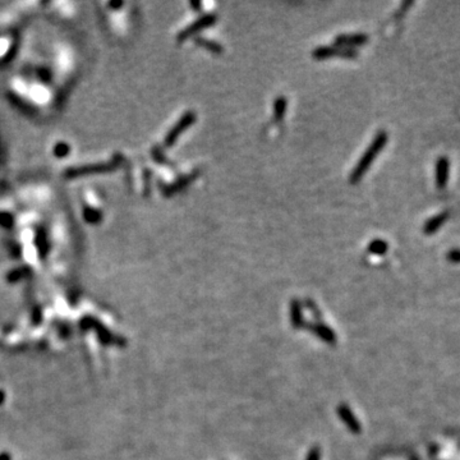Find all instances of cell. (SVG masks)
I'll use <instances>...</instances> for the list:
<instances>
[{"instance_id": "6da1fadb", "label": "cell", "mask_w": 460, "mask_h": 460, "mask_svg": "<svg viewBox=\"0 0 460 460\" xmlns=\"http://www.w3.org/2000/svg\"><path fill=\"white\" fill-rule=\"evenodd\" d=\"M388 138V133H386L385 131H379L376 133L375 138L372 140L371 144L367 147V150L364 151V153L362 155V157L359 159L357 165L354 166V169L352 170L351 178H349L352 183H358L360 179H362V177L366 174L367 170L372 165L373 160H375L376 157H377V155L381 152L382 148L385 147Z\"/></svg>"}, {"instance_id": "7a4b0ae2", "label": "cell", "mask_w": 460, "mask_h": 460, "mask_svg": "<svg viewBox=\"0 0 460 460\" xmlns=\"http://www.w3.org/2000/svg\"><path fill=\"white\" fill-rule=\"evenodd\" d=\"M194 120H196V113H194V111H191V110H189V111L183 114V115L179 118L178 122L173 125L172 129L169 131V133L166 135V137H165L166 146H173V144L176 143V141L179 138V136L182 135L185 129L189 128V127H191V125L194 123Z\"/></svg>"}, {"instance_id": "3957f363", "label": "cell", "mask_w": 460, "mask_h": 460, "mask_svg": "<svg viewBox=\"0 0 460 460\" xmlns=\"http://www.w3.org/2000/svg\"><path fill=\"white\" fill-rule=\"evenodd\" d=\"M312 57L316 59H326V58H332V57H341V58H355L357 57V51L352 49V47H344V46H319L316 47L312 51Z\"/></svg>"}, {"instance_id": "277c9868", "label": "cell", "mask_w": 460, "mask_h": 460, "mask_svg": "<svg viewBox=\"0 0 460 460\" xmlns=\"http://www.w3.org/2000/svg\"><path fill=\"white\" fill-rule=\"evenodd\" d=\"M216 19H217V16H216V14H213V13H206V14L201 16L200 18H197L194 22H192L191 25L187 26L184 30H182V31L179 32L178 40L182 41V40H184V38L192 36V35L197 34V32L201 31V30L206 29V27H210L211 25H213V23L216 22Z\"/></svg>"}, {"instance_id": "5b68a950", "label": "cell", "mask_w": 460, "mask_h": 460, "mask_svg": "<svg viewBox=\"0 0 460 460\" xmlns=\"http://www.w3.org/2000/svg\"><path fill=\"white\" fill-rule=\"evenodd\" d=\"M306 327L310 330L312 334H315L319 340H322L323 343H326V344L335 345L336 341H338V338H336V334L334 332V330H332L330 326L321 322V321H317V322L312 323H306Z\"/></svg>"}, {"instance_id": "8992f818", "label": "cell", "mask_w": 460, "mask_h": 460, "mask_svg": "<svg viewBox=\"0 0 460 460\" xmlns=\"http://www.w3.org/2000/svg\"><path fill=\"white\" fill-rule=\"evenodd\" d=\"M336 413L338 416L340 417L341 422L344 423L347 428L354 433V435H358L362 431V426H360L359 421L357 420V417L354 416V413L352 412L351 407L347 405V404H340L336 408Z\"/></svg>"}, {"instance_id": "52a82bcc", "label": "cell", "mask_w": 460, "mask_h": 460, "mask_svg": "<svg viewBox=\"0 0 460 460\" xmlns=\"http://www.w3.org/2000/svg\"><path fill=\"white\" fill-rule=\"evenodd\" d=\"M449 170H450V161L446 156H440L436 160L435 168V180L436 187L438 189H444L448 184Z\"/></svg>"}, {"instance_id": "ba28073f", "label": "cell", "mask_w": 460, "mask_h": 460, "mask_svg": "<svg viewBox=\"0 0 460 460\" xmlns=\"http://www.w3.org/2000/svg\"><path fill=\"white\" fill-rule=\"evenodd\" d=\"M368 35L366 34H341L335 37V42L339 46H354L363 45L368 41Z\"/></svg>"}, {"instance_id": "9c48e42d", "label": "cell", "mask_w": 460, "mask_h": 460, "mask_svg": "<svg viewBox=\"0 0 460 460\" xmlns=\"http://www.w3.org/2000/svg\"><path fill=\"white\" fill-rule=\"evenodd\" d=\"M449 217V213L446 211L444 212H440L437 215H435L433 217H429L426 222H425V226H423V232L426 233L427 235H431L433 233H436L438 229L441 228L444 225L446 220Z\"/></svg>"}, {"instance_id": "30bf717a", "label": "cell", "mask_w": 460, "mask_h": 460, "mask_svg": "<svg viewBox=\"0 0 460 460\" xmlns=\"http://www.w3.org/2000/svg\"><path fill=\"white\" fill-rule=\"evenodd\" d=\"M290 323L293 329L299 330L303 327V312H302V303L298 299H293L290 303Z\"/></svg>"}, {"instance_id": "8fae6325", "label": "cell", "mask_w": 460, "mask_h": 460, "mask_svg": "<svg viewBox=\"0 0 460 460\" xmlns=\"http://www.w3.org/2000/svg\"><path fill=\"white\" fill-rule=\"evenodd\" d=\"M367 249H368L369 253L376 254V256H382V254H385L388 252L389 245L384 239H373L368 245Z\"/></svg>"}, {"instance_id": "7c38bea8", "label": "cell", "mask_w": 460, "mask_h": 460, "mask_svg": "<svg viewBox=\"0 0 460 460\" xmlns=\"http://www.w3.org/2000/svg\"><path fill=\"white\" fill-rule=\"evenodd\" d=\"M196 44L200 45L202 47H206L207 50L212 51L215 54H221L222 53V46L219 44V42H216V41L210 40V38L207 37H197L196 38Z\"/></svg>"}, {"instance_id": "4fadbf2b", "label": "cell", "mask_w": 460, "mask_h": 460, "mask_svg": "<svg viewBox=\"0 0 460 460\" xmlns=\"http://www.w3.org/2000/svg\"><path fill=\"white\" fill-rule=\"evenodd\" d=\"M286 106H288V100L284 96H279L274 101V116L275 119H282L284 116L285 111H286Z\"/></svg>"}, {"instance_id": "5bb4252c", "label": "cell", "mask_w": 460, "mask_h": 460, "mask_svg": "<svg viewBox=\"0 0 460 460\" xmlns=\"http://www.w3.org/2000/svg\"><path fill=\"white\" fill-rule=\"evenodd\" d=\"M304 304H306L307 308H308V311L312 313V316L315 317V318L321 319V317H322V313H321V311L318 310V307L316 306V303H315L312 299H306Z\"/></svg>"}, {"instance_id": "9a60e30c", "label": "cell", "mask_w": 460, "mask_h": 460, "mask_svg": "<svg viewBox=\"0 0 460 460\" xmlns=\"http://www.w3.org/2000/svg\"><path fill=\"white\" fill-rule=\"evenodd\" d=\"M306 460H321V449L318 446H313L307 454Z\"/></svg>"}, {"instance_id": "2e32d148", "label": "cell", "mask_w": 460, "mask_h": 460, "mask_svg": "<svg viewBox=\"0 0 460 460\" xmlns=\"http://www.w3.org/2000/svg\"><path fill=\"white\" fill-rule=\"evenodd\" d=\"M448 258L451 262L459 263L460 262V249H451L448 253Z\"/></svg>"}, {"instance_id": "e0dca14e", "label": "cell", "mask_w": 460, "mask_h": 460, "mask_svg": "<svg viewBox=\"0 0 460 460\" xmlns=\"http://www.w3.org/2000/svg\"><path fill=\"white\" fill-rule=\"evenodd\" d=\"M191 5L193 6L194 10H200V8H201L200 1H191Z\"/></svg>"}]
</instances>
